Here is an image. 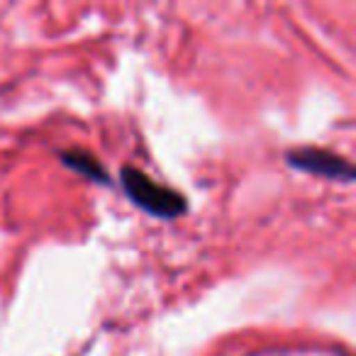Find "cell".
Wrapping results in <instances>:
<instances>
[{
	"label": "cell",
	"instance_id": "1",
	"mask_svg": "<svg viewBox=\"0 0 356 356\" xmlns=\"http://www.w3.org/2000/svg\"><path fill=\"white\" fill-rule=\"evenodd\" d=\"M122 188L129 195L134 205H139L142 210H147L154 218H178L186 213V198L184 193L171 191L166 186L156 184L147 176L144 171L134 166L122 168Z\"/></svg>",
	"mask_w": 356,
	"mask_h": 356
},
{
	"label": "cell",
	"instance_id": "2",
	"mask_svg": "<svg viewBox=\"0 0 356 356\" xmlns=\"http://www.w3.org/2000/svg\"><path fill=\"white\" fill-rule=\"evenodd\" d=\"M286 159L293 168H300V171L312 173V176L334 178V181H344V184L354 181V166L344 156L325 152V149H315V147L293 149V152H288Z\"/></svg>",
	"mask_w": 356,
	"mask_h": 356
},
{
	"label": "cell",
	"instance_id": "3",
	"mask_svg": "<svg viewBox=\"0 0 356 356\" xmlns=\"http://www.w3.org/2000/svg\"><path fill=\"white\" fill-rule=\"evenodd\" d=\"M61 161H64L69 168H74L76 173L90 178V181H95V184H110V176H108V171H105V166H100L98 159L90 156V154H86V152H64V154H61Z\"/></svg>",
	"mask_w": 356,
	"mask_h": 356
}]
</instances>
